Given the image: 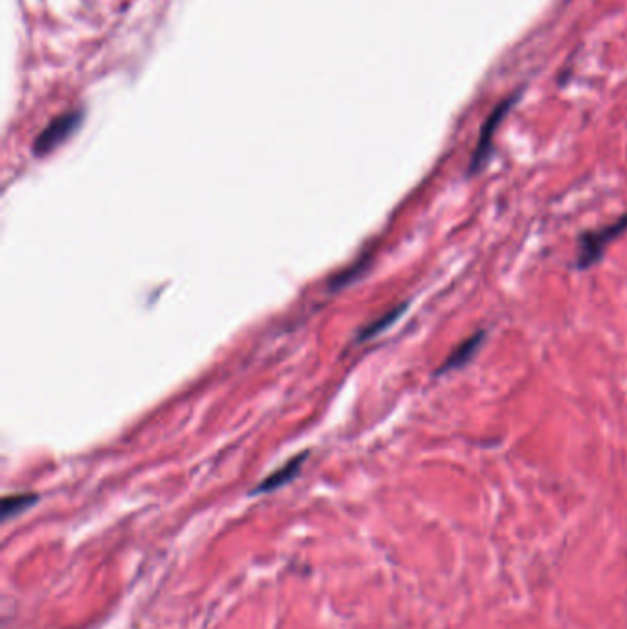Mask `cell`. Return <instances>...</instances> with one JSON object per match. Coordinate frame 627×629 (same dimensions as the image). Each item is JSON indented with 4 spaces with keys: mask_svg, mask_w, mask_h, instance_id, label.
Masks as SVG:
<instances>
[{
    "mask_svg": "<svg viewBox=\"0 0 627 629\" xmlns=\"http://www.w3.org/2000/svg\"><path fill=\"white\" fill-rule=\"evenodd\" d=\"M627 232V214L620 219H616L615 223L605 225L602 229L591 230L580 236L578 241V254H576V267L578 269H589L594 264H598L604 256L605 249L609 247L611 241L620 238L622 234Z\"/></svg>",
    "mask_w": 627,
    "mask_h": 629,
    "instance_id": "6da1fadb",
    "label": "cell"
},
{
    "mask_svg": "<svg viewBox=\"0 0 627 629\" xmlns=\"http://www.w3.org/2000/svg\"><path fill=\"white\" fill-rule=\"evenodd\" d=\"M83 122L81 111H69L65 115L57 116L48 126L37 135L34 142L35 157L50 155L54 149L59 148L63 142H67Z\"/></svg>",
    "mask_w": 627,
    "mask_h": 629,
    "instance_id": "7a4b0ae2",
    "label": "cell"
},
{
    "mask_svg": "<svg viewBox=\"0 0 627 629\" xmlns=\"http://www.w3.org/2000/svg\"><path fill=\"white\" fill-rule=\"evenodd\" d=\"M513 102H515V96L510 98V100H504V102L491 113L490 118L484 122V126H482V131H480L479 144H477V149H475V153H473V159H471V164H469V173H477L482 170V166L486 164V161L490 159L491 153V144H493V135H495V131H497V127L502 122V118L506 116V113L510 111V107H512Z\"/></svg>",
    "mask_w": 627,
    "mask_h": 629,
    "instance_id": "3957f363",
    "label": "cell"
},
{
    "mask_svg": "<svg viewBox=\"0 0 627 629\" xmlns=\"http://www.w3.org/2000/svg\"><path fill=\"white\" fill-rule=\"evenodd\" d=\"M486 335L488 333L480 330V332L473 333L464 343L458 344L455 350H453V354L445 359L444 365L436 370V374L444 376L447 372H453V370H458V368L468 365L469 361L473 359V355L479 352L480 346L486 341Z\"/></svg>",
    "mask_w": 627,
    "mask_h": 629,
    "instance_id": "277c9868",
    "label": "cell"
},
{
    "mask_svg": "<svg viewBox=\"0 0 627 629\" xmlns=\"http://www.w3.org/2000/svg\"><path fill=\"white\" fill-rule=\"evenodd\" d=\"M306 458H308V451L300 453L298 457L291 458L285 466H282L280 469H276V471L271 473L265 481L260 482V484L256 486V490L252 493L274 492V490H278V488L285 486L287 482L293 481V479L297 477L298 473H300V468H302V464H304V460H306Z\"/></svg>",
    "mask_w": 627,
    "mask_h": 629,
    "instance_id": "5b68a950",
    "label": "cell"
},
{
    "mask_svg": "<svg viewBox=\"0 0 627 629\" xmlns=\"http://www.w3.org/2000/svg\"><path fill=\"white\" fill-rule=\"evenodd\" d=\"M405 309H407V304H401V306H396V308L387 311L385 315L377 317L376 321L370 322L368 326H365V328L359 332L357 343H361V341H368V339L376 337L379 333L385 332L388 326H392L394 322L398 321L399 317H401V313H403Z\"/></svg>",
    "mask_w": 627,
    "mask_h": 629,
    "instance_id": "8992f818",
    "label": "cell"
},
{
    "mask_svg": "<svg viewBox=\"0 0 627 629\" xmlns=\"http://www.w3.org/2000/svg\"><path fill=\"white\" fill-rule=\"evenodd\" d=\"M37 501V495L34 493H21V495H12L6 497L2 501V519H10L13 515H19L26 508H30Z\"/></svg>",
    "mask_w": 627,
    "mask_h": 629,
    "instance_id": "52a82bcc",
    "label": "cell"
}]
</instances>
